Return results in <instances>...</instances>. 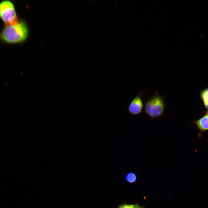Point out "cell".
Instances as JSON below:
<instances>
[{
	"label": "cell",
	"mask_w": 208,
	"mask_h": 208,
	"mask_svg": "<svg viewBox=\"0 0 208 208\" xmlns=\"http://www.w3.org/2000/svg\"><path fill=\"white\" fill-rule=\"evenodd\" d=\"M165 106L163 98L157 94L146 101L144 108L148 115L151 118H155L159 117L163 114Z\"/></svg>",
	"instance_id": "2"
},
{
	"label": "cell",
	"mask_w": 208,
	"mask_h": 208,
	"mask_svg": "<svg viewBox=\"0 0 208 208\" xmlns=\"http://www.w3.org/2000/svg\"><path fill=\"white\" fill-rule=\"evenodd\" d=\"M137 179V176L133 172H131L128 173L126 175L125 180L127 182L130 183L135 182Z\"/></svg>",
	"instance_id": "6"
},
{
	"label": "cell",
	"mask_w": 208,
	"mask_h": 208,
	"mask_svg": "<svg viewBox=\"0 0 208 208\" xmlns=\"http://www.w3.org/2000/svg\"><path fill=\"white\" fill-rule=\"evenodd\" d=\"M205 105L207 109H208V101L205 103Z\"/></svg>",
	"instance_id": "9"
},
{
	"label": "cell",
	"mask_w": 208,
	"mask_h": 208,
	"mask_svg": "<svg viewBox=\"0 0 208 208\" xmlns=\"http://www.w3.org/2000/svg\"><path fill=\"white\" fill-rule=\"evenodd\" d=\"M197 126L202 130L208 129V115H206L199 120L196 122Z\"/></svg>",
	"instance_id": "5"
},
{
	"label": "cell",
	"mask_w": 208,
	"mask_h": 208,
	"mask_svg": "<svg viewBox=\"0 0 208 208\" xmlns=\"http://www.w3.org/2000/svg\"><path fill=\"white\" fill-rule=\"evenodd\" d=\"M202 97L204 103L208 101V89L204 90L202 94Z\"/></svg>",
	"instance_id": "8"
},
{
	"label": "cell",
	"mask_w": 208,
	"mask_h": 208,
	"mask_svg": "<svg viewBox=\"0 0 208 208\" xmlns=\"http://www.w3.org/2000/svg\"><path fill=\"white\" fill-rule=\"evenodd\" d=\"M117 208H143V207L138 204L122 203L119 205Z\"/></svg>",
	"instance_id": "7"
},
{
	"label": "cell",
	"mask_w": 208,
	"mask_h": 208,
	"mask_svg": "<svg viewBox=\"0 0 208 208\" xmlns=\"http://www.w3.org/2000/svg\"><path fill=\"white\" fill-rule=\"evenodd\" d=\"M144 107L141 94H139L131 101L128 107V110L131 115H136L141 113Z\"/></svg>",
	"instance_id": "4"
},
{
	"label": "cell",
	"mask_w": 208,
	"mask_h": 208,
	"mask_svg": "<svg viewBox=\"0 0 208 208\" xmlns=\"http://www.w3.org/2000/svg\"><path fill=\"white\" fill-rule=\"evenodd\" d=\"M28 30L25 22L23 20L14 25H4L0 30V41L8 44L21 42L26 38Z\"/></svg>",
	"instance_id": "1"
},
{
	"label": "cell",
	"mask_w": 208,
	"mask_h": 208,
	"mask_svg": "<svg viewBox=\"0 0 208 208\" xmlns=\"http://www.w3.org/2000/svg\"><path fill=\"white\" fill-rule=\"evenodd\" d=\"M207 114L208 115V111L207 112Z\"/></svg>",
	"instance_id": "10"
},
{
	"label": "cell",
	"mask_w": 208,
	"mask_h": 208,
	"mask_svg": "<svg viewBox=\"0 0 208 208\" xmlns=\"http://www.w3.org/2000/svg\"><path fill=\"white\" fill-rule=\"evenodd\" d=\"M0 18L4 25H14L19 21L13 3L9 0L0 2Z\"/></svg>",
	"instance_id": "3"
}]
</instances>
